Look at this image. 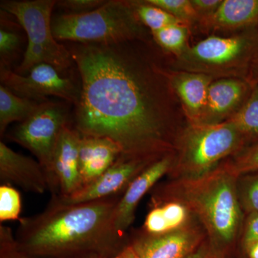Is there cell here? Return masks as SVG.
Returning a JSON list of instances; mask_svg holds the SVG:
<instances>
[{
    "mask_svg": "<svg viewBox=\"0 0 258 258\" xmlns=\"http://www.w3.org/2000/svg\"><path fill=\"white\" fill-rule=\"evenodd\" d=\"M125 42L70 49L81 80L73 126L83 136L111 139L122 157L158 160L171 149L160 78Z\"/></svg>",
    "mask_w": 258,
    "mask_h": 258,
    "instance_id": "6da1fadb",
    "label": "cell"
},
{
    "mask_svg": "<svg viewBox=\"0 0 258 258\" xmlns=\"http://www.w3.org/2000/svg\"><path fill=\"white\" fill-rule=\"evenodd\" d=\"M123 195L79 204L51 196L43 212L19 220V249L33 258L115 257L130 244L115 224Z\"/></svg>",
    "mask_w": 258,
    "mask_h": 258,
    "instance_id": "7a4b0ae2",
    "label": "cell"
},
{
    "mask_svg": "<svg viewBox=\"0 0 258 258\" xmlns=\"http://www.w3.org/2000/svg\"><path fill=\"white\" fill-rule=\"evenodd\" d=\"M237 179L225 166H218L199 179L176 180L157 190L152 200L184 204L203 224L214 250L227 258L240 239L244 220Z\"/></svg>",
    "mask_w": 258,
    "mask_h": 258,
    "instance_id": "3957f363",
    "label": "cell"
},
{
    "mask_svg": "<svg viewBox=\"0 0 258 258\" xmlns=\"http://www.w3.org/2000/svg\"><path fill=\"white\" fill-rule=\"evenodd\" d=\"M141 23L135 3L110 0L84 14L59 15L52 29L57 41L114 45L140 37Z\"/></svg>",
    "mask_w": 258,
    "mask_h": 258,
    "instance_id": "277c9868",
    "label": "cell"
},
{
    "mask_svg": "<svg viewBox=\"0 0 258 258\" xmlns=\"http://www.w3.org/2000/svg\"><path fill=\"white\" fill-rule=\"evenodd\" d=\"M247 142L229 120L217 124H192L181 137L179 155L169 173L177 180L203 177L217 169L224 158L242 149Z\"/></svg>",
    "mask_w": 258,
    "mask_h": 258,
    "instance_id": "5b68a950",
    "label": "cell"
},
{
    "mask_svg": "<svg viewBox=\"0 0 258 258\" xmlns=\"http://www.w3.org/2000/svg\"><path fill=\"white\" fill-rule=\"evenodd\" d=\"M55 0H5L1 9L13 15L25 30L28 37L23 60L15 72L28 74L37 64L46 63L60 73L72 66V55L69 49L58 43L52 29V13Z\"/></svg>",
    "mask_w": 258,
    "mask_h": 258,
    "instance_id": "8992f818",
    "label": "cell"
},
{
    "mask_svg": "<svg viewBox=\"0 0 258 258\" xmlns=\"http://www.w3.org/2000/svg\"><path fill=\"white\" fill-rule=\"evenodd\" d=\"M69 124L66 107L45 101L25 121L11 131L8 139L28 149L37 158L46 172L51 195L55 194L52 159L61 132Z\"/></svg>",
    "mask_w": 258,
    "mask_h": 258,
    "instance_id": "52a82bcc",
    "label": "cell"
},
{
    "mask_svg": "<svg viewBox=\"0 0 258 258\" xmlns=\"http://www.w3.org/2000/svg\"><path fill=\"white\" fill-rule=\"evenodd\" d=\"M0 80L15 94L38 103L55 96L76 105L81 93L71 79L62 77L55 68L46 63L37 64L24 76L9 68H1Z\"/></svg>",
    "mask_w": 258,
    "mask_h": 258,
    "instance_id": "ba28073f",
    "label": "cell"
},
{
    "mask_svg": "<svg viewBox=\"0 0 258 258\" xmlns=\"http://www.w3.org/2000/svg\"><path fill=\"white\" fill-rule=\"evenodd\" d=\"M207 238L205 231L189 224L163 235H151L141 230L129 235L139 258H186Z\"/></svg>",
    "mask_w": 258,
    "mask_h": 258,
    "instance_id": "9c48e42d",
    "label": "cell"
},
{
    "mask_svg": "<svg viewBox=\"0 0 258 258\" xmlns=\"http://www.w3.org/2000/svg\"><path fill=\"white\" fill-rule=\"evenodd\" d=\"M156 161L120 156L103 175L91 184L68 197H52L62 203L79 204L123 195L131 183Z\"/></svg>",
    "mask_w": 258,
    "mask_h": 258,
    "instance_id": "30bf717a",
    "label": "cell"
},
{
    "mask_svg": "<svg viewBox=\"0 0 258 258\" xmlns=\"http://www.w3.org/2000/svg\"><path fill=\"white\" fill-rule=\"evenodd\" d=\"M190 58L209 66H227L237 62L252 64L258 57V33L242 36L209 37L189 51Z\"/></svg>",
    "mask_w": 258,
    "mask_h": 258,
    "instance_id": "8fae6325",
    "label": "cell"
},
{
    "mask_svg": "<svg viewBox=\"0 0 258 258\" xmlns=\"http://www.w3.org/2000/svg\"><path fill=\"white\" fill-rule=\"evenodd\" d=\"M80 139L81 134L70 123L61 132L52 159L55 194L51 196L68 197L81 188Z\"/></svg>",
    "mask_w": 258,
    "mask_h": 258,
    "instance_id": "7c38bea8",
    "label": "cell"
},
{
    "mask_svg": "<svg viewBox=\"0 0 258 258\" xmlns=\"http://www.w3.org/2000/svg\"><path fill=\"white\" fill-rule=\"evenodd\" d=\"M0 181L16 185L27 192L43 195L49 191L48 179L37 160L18 154L0 142Z\"/></svg>",
    "mask_w": 258,
    "mask_h": 258,
    "instance_id": "4fadbf2b",
    "label": "cell"
},
{
    "mask_svg": "<svg viewBox=\"0 0 258 258\" xmlns=\"http://www.w3.org/2000/svg\"><path fill=\"white\" fill-rule=\"evenodd\" d=\"M174 159L166 154L146 168L129 185L117 207L115 224L120 232L128 233L129 227L135 220L139 202L164 174L169 173Z\"/></svg>",
    "mask_w": 258,
    "mask_h": 258,
    "instance_id": "5bb4252c",
    "label": "cell"
},
{
    "mask_svg": "<svg viewBox=\"0 0 258 258\" xmlns=\"http://www.w3.org/2000/svg\"><path fill=\"white\" fill-rule=\"evenodd\" d=\"M118 144L106 137L83 136L79 142L81 188L98 179L121 156Z\"/></svg>",
    "mask_w": 258,
    "mask_h": 258,
    "instance_id": "9a60e30c",
    "label": "cell"
},
{
    "mask_svg": "<svg viewBox=\"0 0 258 258\" xmlns=\"http://www.w3.org/2000/svg\"><path fill=\"white\" fill-rule=\"evenodd\" d=\"M247 83L237 79H222L212 83L208 90L206 106L197 124L222 123L231 112L248 95Z\"/></svg>",
    "mask_w": 258,
    "mask_h": 258,
    "instance_id": "2e32d148",
    "label": "cell"
},
{
    "mask_svg": "<svg viewBox=\"0 0 258 258\" xmlns=\"http://www.w3.org/2000/svg\"><path fill=\"white\" fill-rule=\"evenodd\" d=\"M203 21L206 26L220 30L258 26V0H225Z\"/></svg>",
    "mask_w": 258,
    "mask_h": 258,
    "instance_id": "e0dca14e",
    "label": "cell"
},
{
    "mask_svg": "<svg viewBox=\"0 0 258 258\" xmlns=\"http://www.w3.org/2000/svg\"><path fill=\"white\" fill-rule=\"evenodd\" d=\"M210 85L211 77L205 74H180L173 79V86L192 124H197L203 114Z\"/></svg>",
    "mask_w": 258,
    "mask_h": 258,
    "instance_id": "ac0fdd59",
    "label": "cell"
},
{
    "mask_svg": "<svg viewBox=\"0 0 258 258\" xmlns=\"http://www.w3.org/2000/svg\"><path fill=\"white\" fill-rule=\"evenodd\" d=\"M41 103L22 98L0 85V135L3 137L8 125L13 122L25 121L31 116Z\"/></svg>",
    "mask_w": 258,
    "mask_h": 258,
    "instance_id": "d6986e66",
    "label": "cell"
},
{
    "mask_svg": "<svg viewBox=\"0 0 258 258\" xmlns=\"http://www.w3.org/2000/svg\"><path fill=\"white\" fill-rule=\"evenodd\" d=\"M228 120L247 141H258V85H252L243 104Z\"/></svg>",
    "mask_w": 258,
    "mask_h": 258,
    "instance_id": "ffe728a7",
    "label": "cell"
},
{
    "mask_svg": "<svg viewBox=\"0 0 258 258\" xmlns=\"http://www.w3.org/2000/svg\"><path fill=\"white\" fill-rule=\"evenodd\" d=\"M151 208H157L165 222L169 232L187 225L190 210L184 204L175 200H152Z\"/></svg>",
    "mask_w": 258,
    "mask_h": 258,
    "instance_id": "44dd1931",
    "label": "cell"
},
{
    "mask_svg": "<svg viewBox=\"0 0 258 258\" xmlns=\"http://www.w3.org/2000/svg\"><path fill=\"white\" fill-rule=\"evenodd\" d=\"M136 11L142 23L150 29L152 32L176 24L184 23L179 19L169 14L165 10L147 2L136 4Z\"/></svg>",
    "mask_w": 258,
    "mask_h": 258,
    "instance_id": "7402d4cb",
    "label": "cell"
},
{
    "mask_svg": "<svg viewBox=\"0 0 258 258\" xmlns=\"http://www.w3.org/2000/svg\"><path fill=\"white\" fill-rule=\"evenodd\" d=\"M237 191L244 215L258 214V171L238 176Z\"/></svg>",
    "mask_w": 258,
    "mask_h": 258,
    "instance_id": "603a6c76",
    "label": "cell"
},
{
    "mask_svg": "<svg viewBox=\"0 0 258 258\" xmlns=\"http://www.w3.org/2000/svg\"><path fill=\"white\" fill-rule=\"evenodd\" d=\"M152 35L163 48L171 52H179L186 42L187 29L184 23L176 24L152 32Z\"/></svg>",
    "mask_w": 258,
    "mask_h": 258,
    "instance_id": "cb8c5ba5",
    "label": "cell"
},
{
    "mask_svg": "<svg viewBox=\"0 0 258 258\" xmlns=\"http://www.w3.org/2000/svg\"><path fill=\"white\" fill-rule=\"evenodd\" d=\"M21 196L18 190L10 184L0 186V222L20 220Z\"/></svg>",
    "mask_w": 258,
    "mask_h": 258,
    "instance_id": "d4e9b609",
    "label": "cell"
},
{
    "mask_svg": "<svg viewBox=\"0 0 258 258\" xmlns=\"http://www.w3.org/2000/svg\"><path fill=\"white\" fill-rule=\"evenodd\" d=\"M223 166L237 176L258 171V141L242 151L233 161Z\"/></svg>",
    "mask_w": 258,
    "mask_h": 258,
    "instance_id": "484cf974",
    "label": "cell"
},
{
    "mask_svg": "<svg viewBox=\"0 0 258 258\" xmlns=\"http://www.w3.org/2000/svg\"><path fill=\"white\" fill-rule=\"evenodd\" d=\"M147 3L165 10L184 23L198 18L199 15L189 0H147Z\"/></svg>",
    "mask_w": 258,
    "mask_h": 258,
    "instance_id": "4316f807",
    "label": "cell"
},
{
    "mask_svg": "<svg viewBox=\"0 0 258 258\" xmlns=\"http://www.w3.org/2000/svg\"><path fill=\"white\" fill-rule=\"evenodd\" d=\"M20 37L18 34L10 30L1 28L0 30V57L1 68H9L20 46Z\"/></svg>",
    "mask_w": 258,
    "mask_h": 258,
    "instance_id": "83f0119b",
    "label": "cell"
},
{
    "mask_svg": "<svg viewBox=\"0 0 258 258\" xmlns=\"http://www.w3.org/2000/svg\"><path fill=\"white\" fill-rule=\"evenodd\" d=\"M0 258H33L19 249L13 230L3 225H0Z\"/></svg>",
    "mask_w": 258,
    "mask_h": 258,
    "instance_id": "f1b7e54d",
    "label": "cell"
},
{
    "mask_svg": "<svg viewBox=\"0 0 258 258\" xmlns=\"http://www.w3.org/2000/svg\"><path fill=\"white\" fill-rule=\"evenodd\" d=\"M106 2L105 0H63L57 1V5L68 10L69 14H84L97 9Z\"/></svg>",
    "mask_w": 258,
    "mask_h": 258,
    "instance_id": "f546056e",
    "label": "cell"
},
{
    "mask_svg": "<svg viewBox=\"0 0 258 258\" xmlns=\"http://www.w3.org/2000/svg\"><path fill=\"white\" fill-rule=\"evenodd\" d=\"M258 241V214L247 215L240 235L242 247Z\"/></svg>",
    "mask_w": 258,
    "mask_h": 258,
    "instance_id": "4dcf8cb0",
    "label": "cell"
},
{
    "mask_svg": "<svg viewBox=\"0 0 258 258\" xmlns=\"http://www.w3.org/2000/svg\"><path fill=\"white\" fill-rule=\"evenodd\" d=\"M221 0H192L193 7L198 13L201 15L203 19L208 18L213 14L220 5L222 4Z\"/></svg>",
    "mask_w": 258,
    "mask_h": 258,
    "instance_id": "1f68e13d",
    "label": "cell"
},
{
    "mask_svg": "<svg viewBox=\"0 0 258 258\" xmlns=\"http://www.w3.org/2000/svg\"><path fill=\"white\" fill-rule=\"evenodd\" d=\"M186 258H222L216 253L210 245L208 238L192 254Z\"/></svg>",
    "mask_w": 258,
    "mask_h": 258,
    "instance_id": "d6a6232c",
    "label": "cell"
},
{
    "mask_svg": "<svg viewBox=\"0 0 258 258\" xmlns=\"http://www.w3.org/2000/svg\"><path fill=\"white\" fill-rule=\"evenodd\" d=\"M245 258H258V241L242 247Z\"/></svg>",
    "mask_w": 258,
    "mask_h": 258,
    "instance_id": "836d02e7",
    "label": "cell"
},
{
    "mask_svg": "<svg viewBox=\"0 0 258 258\" xmlns=\"http://www.w3.org/2000/svg\"><path fill=\"white\" fill-rule=\"evenodd\" d=\"M113 258H139V257L136 251L134 250V247L129 244V245L127 246L120 253Z\"/></svg>",
    "mask_w": 258,
    "mask_h": 258,
    "instance_id": "e575fe53",
    "label": "cell"
},
{
    "mask_svg": "<svg viewBox=\"0 0 258 258\" xmlns=\"http://www.w3.org/2000/svg\"><path fill=\"white\" fill-rule=\"evenodd\" d=\"M252 72V85L257 84L258 83V57L251 64Z\"/></svg>",
    "mask_w": 258,
    "mask_h": 258,
    "instance_id": "d590c367",
    "label": "cell"
}]
</instances>
